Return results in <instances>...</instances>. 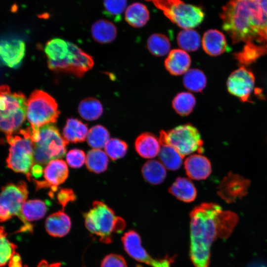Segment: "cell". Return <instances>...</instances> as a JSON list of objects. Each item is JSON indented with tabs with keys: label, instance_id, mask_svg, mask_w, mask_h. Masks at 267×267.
Wrapping results in <instances>:
<instances>
[{
	"label": "cell",
	"instance_id": "cell-44",
	"mask_svg": "<svg viewBox=\"0 0 267 267\" xmlns=\"http://www.w3.org/2000/svg\"><path fill=\"white\" fill-rule=\"evenodd\" d=\"M9 267H23L20 255L15 253L8 262Z\"/></svg>",
	"mask_w": 267,
	"mask_h": 267
},
{
	"label": "cell",
	"instance_id": "cell-18",
	"mask_svg": "<svg viewBox=\"0 0 267 267\" xmlns=\"http://www.w3.org/2000/svg\"><path fill=\"white\" fill-rule=\"evenodd\" d=\"M202 45L205 52L212 56L221 55L228 49L224 35L216 29H210L204 33Z\"/></svg>",
	"mask_w": 267,
	"mask_h": 267
},
{
	"label": "cell",
	"instance_id": "cell-34",
	"mask_svg": "<svg viewBox=\"0 0 267 267\" xmlns=\"http://www.w3.org/2000/svg\"><path fill=\"white\" fill-rule=\"evenodd\" d=\"M183 83L185 88L196 92H202L207 84L204 73L198 69L188 70L184 75Z\"/></svg>",
	"mask_w": 267,
	"mask_h": 267
},
{
	"label": "cell",
	"instance_id": "cell-13",
	"mask_svg": "<svg viewBox=\"0 0 267 267\" xmlns=\"http://www.w3.org/2000/svg\"><path fill=\"white\" fill-rule=\"evenodd\" d=\"M250 183L243 177L229 173L221 181L218 193L226 202H234L246 195Z\"/></svg>",
	"mask_w": 267,
	"mask_h": 267
},
{
	"label": "cell",
	"instance_id": "cell-48",
	"mask_svg": "<svg viewBox=\"0 0 267 267\" xmlns=\"http://www.w3.org/2000/svg\"><path fill=\"white\" fill-rule=\"evenodd\" d=\"M146 1H152V2H154L155 1L157 0H145Z\"/></svg>",
	"mask_w": 267,
	"mask_h": 267
},
{
	"label": "cell",
	"instance_id": "cell-43",
	"mask_svg": "<svg viewBox=\"0 0 267 267\" xmlns=\"http://www.w3.org/2000/svg\"><path fill=\"white\" fill-rule=\"evenodd\" d=\"M57 198L58 201L64 208L68 202L74 201L76 196L72 189L62 188L58 191Z\"/></svg>",
	"mask_w": 267,
	"mask_h": 267
},
{
	"label": "cell",
	"instance_id": "cell-47",
	"mask_svg": "<svg viewBox=\"0 0 267 267\" xmlns=\"http://www.w3.org/2000/svg\"><path fill=\"white\" fill-rule=\"evenodd\" d=\"M264 40H265V44L267 47V25L265 30Z\"/></svg>",
	"mask_w": 267,
	"mask_h": 267
},
{
	"label": "cell",
	"instance_id": "cell-31",
	"mask_svg": "<svg viewBox=\"0 0 267 267\" xmlns=\"http://www.w3.org/2000/svg\"><path fill=\"white\" fill-rule=\"evenodd\" d=\"M108 159L105 152L100 149H92L87 153L86 164L88 170L95 173H101L106 170Z\"/></svg>",
	"mask_w": 267,
	"mask_h": 267
},
{
	"label": "cell",
	"instance_id": "cell-23",
	"mask_svg": "<svg viewBox=\"0 0 267 267\" xmlns=\"http://www.w3.org/2000/svg\"><path fill=\"white\" fill-rule=\"evenodd\" d=\"M117 33V28L115 25L104 19L96 21L91 27V33L93 39L101 44L113 42L116 37Z\"/></svg>",
	"mask_w": 267,
	"mask_h": 267
},
{
	"label": "cell",
	"instance_id": "cell-45",
	"mask_svg": "<svg viewBox=\"0 0 267 267\" xmlns=\"http://www.w3.org/2000/svg\"><path fill=\"white\" fill-rule=\"evenodd\" d=\"M37 267H61V264L60 263L48 264L46 261L43 260L39 262Z\"/></svg>",
	"mask_w": 267,
	"mask_h": 267
},
{
	"label": "cell",
	"instance_id": "cell-35",
	"mask_svg": "<svg viewBox=\"0 0 267 267\" xmlns=\"http://www.w3.org/2000/svg\"><path fill=\"white\" fill-rule=\"evenodd\" d=\"M177 43L179 46L184 50L194 51L200 47V36L199 33L193 29H184L178 33Z\"/></svg>",
	"mask_w": 267,
	"mask_h": 267
},
{
	"label": "cell",
	"instance_id": "cell-3",
	"mask_svg": "<svg viewBox=\"0 0 267 267\" xmlns=\"http://www.w3.org/2000/svg\"><path fill=\"white\" fill-rule=\"evenodd\" d=\"M32 131V130H31ZM34 143V164L42 167L52 160L63 157L69 142L53 124L43 126L31 132Z\"/></svg>",
	"mask_w": 267,
	"mask_h": 267
},
{
	"label": "cell",
	"instance_id": "cell-15",
	"mask_svg": "<svg viewBox=\"0 0 267 267\" xmlns=\"http://www.w3.org/2000/svg\"><path fill=\"white\" fill-rule=\"evenodd\" d=\"M26 45L19 39L7 38L0 40V61L10 68H17L25 54Z\"/></svg>",
	"mask_w": 267,
	"mask_h": 267
},
{
	"label": "cell",
	"instance_id": "cell-14",
	"mask_svg": "<svg viewBox=\"0 0 267 267\" xmlns=\"http://www.w3.org/2000/svg\"><path fill=\"white\" fill-rule=\"evenodd\" d=\"M44 180L34 181L38 189L49 187L52 192L57 191L58 186L64 182L68 176L66 163L62 160L57 159L50 161L44 170Z\"/></svg>",
	"mask_w": 267,
	"mask_h": 267
},
{
	"label": "cell",
	"instance_id": "cell-9",
	"mask_svg": "<svg viewBox=\"0 0 267 267\" xmlns=\"http://www.w3.org/2000/svg\"><path fill=\"white\" fill-rule=\"evenodd\" d=\"M153 3L172 22L183 29L195 28L204 19L205 13L201 7L186 4L181 0H157Z\"/></svg>",
	"mask_w": 267,
	"mask_h": 267
},
{
	"label": "cell",
	"instance_id": "cell-10",
	"mask_svg": "<svg viewBox=\"0 0 267 267\" xmlns=\"http://www.w3.org/2000/svg\"><path fill=\"white\" fill-rule=\"evenodd\" d=\"M69 51L66 57L58 62L48 61V68L53 71L67 72L81 77L93 67V59L76 44L69 42Z\"/></svg>",
	"mask_w": 267,
	"mask_h": 267
},
{
	"label": "cell",
	"instance_id": "cell-26",
	"mask_svg": "<svg viewBox=\"0 0 267 267\" xmlns=\"http://www.w3.org/2000/svg\"><path fill=\"white\" fill-rule=\"evenodd\" d=\"M149 19V12L146 6L139 2L130 5L125 12V20L132 27L140 28L144 26Z\"/></svg>",
	"mask_w": 267,
	"mask_h": 267
},
{
	"label": "cell",
	"instance_id": "cell-20",
	"mask_svg": "<svg viewBox=\"0 0 267 267\" xmlns=\"http://www.w3.org/2000/svg\"><path fill=\"white\" fill-rule=\"evenodd\" d=\"M71 226L69 217L62 211L49 215L45 222L46 232L50 235L56 237H61L67 234Z\"/></svg>",
	"mask_w": 267,
	"mask_h": 267
},
{
	"label": "cell",
	"instance_id": "cell-1",
	"mask_svg": "<svg viewBox=\"0 0 267 267\" xmlns=\"http://www.w3.org/2000/svg\"><path fill=\"white\" fill-rule=\"evenodd\" d=\"M190 254L195 267H208L210 250L217 236L226 238L238 218L234 212L222 210L214 203H203L190 213Z\"/></svg>",
	"mask_w": 267,
	"mask_h": 267
},
{
	"label": "cell",
	"instance_id": "cell-24",
	"mask_svg": "<svg viewBox=\"0 0 267 267\" xmlns=\"http://www.w3.org/2000/svg\"><path fill=\"white\" fill-rule=\"evenodd\" d=\"M88 133L86 124L75 118H69L63 130L64 138L68 142H82L85 140Z\"/></svg>",
	"mask_w": 267,
	"mask_h": 267
},
{
	"label": "cell",
	"instance_id": "cell-11",
	"mask_svg": "<svg viewBox=\"0 0 267 267\" xmlns=\"http://www.w3.org/2000/svg\"><path fill=\"white\" fill-rule=\"evenodd\" d=\"M122 241L126 252L135 260L151 267H172L174 258L166 257L162 259L152 257L141 245L139 234L134 230L126 232Z\"/></svg>",
	"mask_w": 267,
	"mask_h": 267
},
{
	"label": "cell",
	"instance_id": "cell-39",
	"mask_svg": "<svg viewBox=\"0 0 267 267\" xmlns=\"http://www.w3.org/2000/svg\"><path fill=\"white\" fill-rule=\"evenodd\" d=\"M128 145L127 143L118 138H111L105 146L106 153L113 160L123 157L127 153Z\"/></svg>",
	"mask_w": 267,
	"mask_h": 267
},
{
	"label": "cell",
	"instance_id": "cell-33",
	"mask_svg": "<svg viewBox=\"0 0 267 267\" xmlns=\"http://www.w3.org/2000/svg\"><path fill=\"white\" fill-rule=\"evenodd\" d=\"M196 105L194 96L189 92L178 93L172 101V107L175 111L181 116L189 115Z\"/></svg>",
	"mask_w": 267,
	"mask_h": 267
},
{
	"label": "cell",
	"instance_id": "cell-49",
	"mask_svg": "<svg viewBox=\"0 0 267 267\" xmlns=\"http://www.w3.org/2000/svg\"><path fill=\"white\" fill-rule=\"evenodd\" d=\"M256 1H257L258 2H259L261 0H255Z\"/></svg>",
	"mask_w": 267,
	"mask_h": 267
},
{
	"label": "cell",
	"instance_id": "cell-16",
	"mask_svg": "<svg viewBox=\"0 0 267 267\" xmlns=\"http://www.w3.org/2000/svg\"><path fill=\"white\" fill-rule=\"evenodd\" d=\"M27 100L22 93L11 92L5 85L0 86V115L14 114L27 109Z\"/></svg>",
	"mask_w": 267,
	"mask_h": 267
},
{
	"label": "cell",
	"instance_id": "cell-8",
	"mask_svg": "<svg viewBox=\"0 0 267 267\" xmlns=\"http://www.w3.org/2000/svg\"><path fill=\"white\" fill-rule=\"evenodd\" d=\"M27 186L24 181L8 184L0 193V222H3L17 216L23 225L20 231H33V226L23 218L21 209L28 197Z\"/></svg>",
	"mask_w": 267,
	"mask_h": 267
},
{
	"label": "cell",
	"instance_id": "cell-28",
	"mask_svg": "<svg viewBox=\"0 0 267 267\" xmlns=\"http://www.w3.org/2000/svg\"><path fill=\"white\" fill-rule=\"evenodd\" d=\"M69 51V42L59 38L50 40L46 44L44 48L48 61L53 62H58L64 59Z\"/></svg>",
	"mask_w": 267,
	"mask_h": 267
},
{
	"label": "cell",
	"instance_id": "cell-29",
	"mask_svg": "<svg viewBox=\"0 0 267 267\" xmlns=\"http://www.w3.org/2000/svg\"><path fill=\"white\" fill-rule=\"evenodd\" d=\"M46 211V203L38 199L25 201L21 209L23 218L28 222L41 219L44 216Z\"/></svg>",
	"mask_w": 267,
	"mask_h": 267
},
{
	"label": "cell",
	"instance_id": "cell-46",
	"mask_svg": "<svg viewBox=\"0 0 267 267\" xmlns=\"http://www.w3.org/2000/svg\"><path fill=\"white\" fill-rule=\"evenodd\" d=\"M259 2L263 11L267 17V0H261Z\"/></svg>",
	"mask_w": 267,
	"mask_h": 267
},
{
	"label": "cell",
	"instance_id": "cell-2",
	"mask_svg": "<svg viewBox=\"0 0 267 267\" xmlns=\"http://www.w3.org/2000/svg\"><path fill=\"white\" fill-rule=\"evenodd\" d=\"M222 27L233 44L254 42L265 44L267 17L255 0H230L220 13Z\"/></svg>",
	"mask_w": 267,
	"mask_h": 267
},
{
	"label": "cell",
	"instance_id": "cell-36",
	"mask_svg": "<svg viewBox=\"0 0 267 267\" xmlns=\"http://www.w3.org/2000/svg\"><path fill=\"white\" fill-rule=\"evenodd\" d=\"M147 47L153 55L162 56L168 53L171 44L166 36L162 34H153L147 40Z\"/></svg>",
	"mask_w": 267,
	"mask_h": 267
},
{
	"label": "cell",
	"instance_id": "cell-6",
	"mask_svg": "<svg viewBox=\"0 0 267 267\" xmlns=\"http://www.w3.org/2000/svg\"><path fill=\"white\" fill-rule=\"evenodd\" d=\"M55 99L46 92L37 89L27 102L26 117L32 131L49 124H54L59 115Z\"/></svg>",
	"mask_w": 267,
	"mask_h": 267
},
{
	"label": "cell",
	"instance_id": "cell-30",
	"mask_svg": "<svg viewBox=\"0 0 267 267\" xmlns=\"http://www.w3.org/2000/svg\"><path fill=\"white\" fill-rule=\"evenodd\" d=\"M158 154L159 161L164 166L171 171L178 169L183 158L173 147L168 144H161Z\"/></svg>",
	"mask_w": 267,
	"mask_h": 267
},
{
	"label": "cell",
	"instance_id": "cell-17",
	"mask_svg": "<svg viewBox=\"0 0 267 267\" xmlns=\"http://www.w3.org/2000/svg\"><path fill=\"white\" fill-rule=\"evenodd\" d=\"M184 165L186 175L192 179H205L212 172L210 160L200 154H192L187 157Z\"/></svg>",
	"mask_w": 267,
	"mask_h": 267
},
{
	"label": "cell",
	"instance_id": "cell-21",
	"mask_svg": "<svg viewBox=\"0 0 267 267\" xmlns=\"http://www.w3.org/2000/svg\"><path fill=\"white\" fill-rule=\"evenodd\" d=\"M161 146L159 139L153 134L148 132L139 135L134 143L136 152L141 157L146 159H151L158 155Z\"/></svg>",
	"mask_w": 267,
	"mask_h": 267
},
{
	"label": "cell",
	"instance_id": "cell-32",
	"mask_svg": "<svg viewBox=\"0 0 267 267\" xmlns=\"http://www.w3.org/2000/svg\"><path fill=\"white\" fill-rule=\"evenodd\" d=\"M78 111L85 120L93 121L101 116L103 113V107L98 100L93 97H88L80 102Z\"/></svg>",
	"mask_w": 267,
	"mask_h": 267
},
{
	"label": "cell",
	"instance_id": "cell-7",
	"mask_svg": "<svg viewBox=\"0 0 267 267\" xmlns=\"http://www.w3.org/2000/svg\"><path fill=\"white\" fill-rule=\"evenodd\" d=\"M161 144L173 147L184 158L196 151L202 153L203 141L198 130L187 123L178 126L170 130L160 132Z\"/></svg>",
	"mask_w": 267,
	"mask_h": 267
},
{
	"label": "cell",
	"instance_id": "cell-42",
	"mask_svg": "<svg viewBox=\"0 0 267 267\" xmlns=\"http://www.w3.org/2000/svg\"><path fill=\"white\" fill-rule=\"evenodd\" d=\"M101 267H128L125 259L121 255L111 254L105 257Z\"/></svg>",
	"mask_w": 267,
	"mask_h": 267
},
{
	"label": "cell",
	"instance_id": "cell-37",
	"mask_svg": "<svg viewBox=\"0 0 267 267\" xmlns=\"http://www.w3.org/2000/svg\"><path fill=\"white\" fill-rule=\"evenodd\" d=\"M109 133L107 129L101 125H95L88 131L87 139L89 145L95 149L105 147L109 140Z\"/></svg>",
	"mask_w": 267,
	"mask_h": 267
},
{
	"label": "cell",
	"instance_id": "cell-4",
	"mask_svg": "<svg viewBox=\"0 0 267 267\" xmlns=\"http://www.w3.org/2000/svg\"><path fill=\"white\" fill-rule=\"evenodd\" d=\"M84 217L88 230L104 243H111L113 233L122 232L126 226L125 221L101 201H94L92 208L85 214Z\"/></svg>",
	"mask_w": 267,
	"mask_h": 267
},
{
	"label": "cell",
	"instance_id": "cell-12",
	"mask_svg": "<svg viewBox=\"0 0 267 267\" xmlns=\"http://www.w3.org/2000/svg\"><path fill=\"white\" fill-rule=\"evenodd\" d=\"M254 86L253 73L244 66L232 72L227 81L228 91L243 102L249 100Z\"/></svg>",
	"mask_w": 267,
	"mask_h": 267
},
{
	"label": "cell",
	"instance_id": "cell-19",
	"mask_svg": "<svg viewBox=\"0 0 267 267\" xmlns=\"http://www.w3.org/2000/svg\"><path fill=\"white\" fill-rule=\"evenodd\" d=\"M164 63L166 69L171 75L178 76L185 74L188 70L191 59L185 50L174 49L169 52Z\"/></svg>",
	"mask_w": 267,
	"mask_h": 267
},
{
	"label": "cell",
	"instance_id": "cell-5",
	"mask_svg": "<svg viewBox=\"0 0 267 267\" xmlns=\"http://www.w3.org/2000/svg\"><path fill=\"white\" fill-rule=\"evenodd\" d=\"M31 129L21 130L19 134L6 135L9 144V152L6 160L7 166L17 173L26 175L32 179L31 169L34 165V143L31 138Z\"/></svg>",
	"mask_w": 267,
	"mask_h": 267
},
{
	"label": "cell",
	"instance_id": "cell-41",
	"mask_svg": "<svg viewBox=\"0 0 267 267\" xmlns=\"http://www.w3.org/2000/svg\"><path fill=\"white\" fill-rule=\"evenodd\" d=\"M86 158L84 152L78 149L70 150L66 155L68 164L74 168H79L82 166L86 161Z\"/></svg>",
	"mask_w": 267,
	"mask_h": 267
},
{
	"label": "cell",
	"instance_id": "cell-25",
	"mask_svg": "<svg viewBox=\"0 0 267 267\" xmlns=\"http://www.w3.org/2000/svg\"><path fill=\"white\" fill-rule=\"evenodd\" d=\"M144 179L152 184H159L165 180L167 172L166 168L159 161L150 160L145 162L141 169Z\"/></svg>",
	"mask_w": 267,
	"mask_h": 267
},
{
	"label": "cell",
	"instance_id": "cell-38",
	"mask_svg": "<svg viewBox=\"0 0 267 267\" xmlns=\"http://www.w3.org/2000/svg\"><path fill=\"white\" fill-rule=\"evenodd\" d=\"M17 246L7 238V233L4 228L0 226V267L8 263L16 253Z\"/></svg>",
	"mask_w": 267,
	"mask_h": 267
},
{
	"label": "cell",
	"instance_id": "cell-22",
	"mask_svg": "<svg viewBox=\"0 0 267 267\" xmlns=\"http://www.w3.org/2000/svg\"><path fill=\"white\" fill-rule=\"evenodd\" d=\"M169 192L178 200L189 203L197 196V190L189 178L178 177L169 188Z\"/></svg>",
	"mask_w": 267,
	"mask_h": 267
},
{
	"label": "cell",
	"instance_id": "cell-40",
	"mask_svg": "<svg viewBox=\"0 0 267 267\" xmlns=\"http://www.w3.org/2000/svg\"><path fill=\"white\" fill-rule=\"evenodd\" d=\"M127 3V0H104L105 14L118 20L126 8Z\"/></svg>",
	"mask_w": 267,
	"mask_h": 267
},
{
	"label": "cell",
	"instance_id": "cell-27",
	"mask_svg": "<svg viewBox=\"0 0 267 267\" xmlns=\"http://www.w3.org/2000/svg\"><path fill=\"white\" fill-rule=\"evenodd\" d=\"M266 53L267 47L266 45H257L254 42H249L246 43L241 51L235 53L234 56L240 64L247 65Z\"/></svg>",
	"mask_w": 267,
	"mask_h": 267
}]
</instances>
